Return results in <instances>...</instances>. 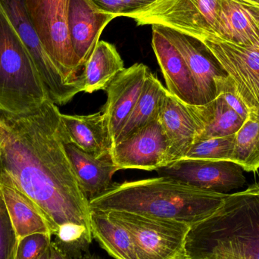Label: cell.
Segmentation results:
<instances>
[{"mask_svg":"<svg viewBox=\"0 0 259 259\" xmlns=\"http://www.w3.org/2000/svg\"><path fill=\"white\" fill-rule=\"evenodd\" d=\"M68 138L62 113L50 100L27 115L0 112V184L29 198L53 236L68 225L91 233L90 202L65 151Z\"/></svg>","mask_w":259,"mask_h":259,"instance_id":"1","label":"cell"},{"mask_svg":"<svg viewBox=\"0 0 259 259\" xmlns=\"http://www.w3.org/2000/svg\"><path fill=\"white\" fill-rule=\"evenodd\" d=\"M228 194L203 190L169 177L113 184L90 201L92 210L126 211L193 227L214 214Z\"/></svg>","mask_w":259,"mask_h":259,"instance_id":"2","label":"cell"},{"mask_svg":"<svg viewBox=\"0 0 259 259\" xmlns=\"http://www.w3.org/2000/svg\"><path fill=\"white\" fill-rule=\"evenodd\" d=\"M189 259H259V183L228 194L210 217L192 227Z\"/></svg>","mask_w":259,"mask_h":259,"instance_id":"3","label":"cell"},{"mask_svg":"<svg viewBox=\"0 0 259 259\" xmlns=\"http://www.w3.org/2000/svg\"><path fill=\"white\" fill-rule=\"evenodd\" d=\"M49 100L30 53L0 5V112L27 115Z\"/></svg>","mask_w":259,"mask_h":259,"instance_id":"4","label":"cell"},{"mask_svg":"<svg viewBox=\"0 0 259 259\" xmlns=\"http://www.w3.org/2000/svg\"><path fill=\"white\" fill-rule=\"evenodd\" d=\"M222 0H157L127 18L138 26L170 29L200 41L217 34Z\"/></svg>","mask_w":259,"mask_h":259,"instance_id":"5","label":"cell"},{"mask_svg":"<svg viewBox=\"0 0 259 259\" xmlns=\"http://www.w3.org/2000/svg\"><path fill=\"white\" fill-rule=\"evenodd\" d=\"M29 18L50 57L65 82L77 83L81 67L68 32L71 0H23Z\"/></svg>","mask_w":259,"mask_h":259,"instance_id":"6","label":"cell"},{"mask_svg":"<svg viewBox=\"0 0 259 259\" xmlns=\"http://www.w3.org/2000/svg\"><path fill=\"white\" fill-rule=\"evenodd\" d=\"M106 212L128 231L139 259H189V225L126 211Z\"/></svg>","mask_w":259,"mask_h":259,"instance_id":"7","label":"cell"},{"mask_svg":"<svg viewBox=\"0 0 259 259\" xmlns=\"http://www.w3.org/2000/svg\"><path fill=\"white\" fill-rule=\"evenodd\" d=\"M0 5L31 56L50 101L64 106L80 92L78 81L65 82L54 61L44 48L26 10L23 0H0Z\"/></svg>","mask_w":259,"mask_h":259,"instance_id":"8","label":"cell"},{"mask_svg":"<svg viewBox=\"0 0 259 259\" xmlns=\"http://www.w3.org/2000/svg\"><path fill=\"white\" fill-rule=\"evenodd\" d=\"M200 42L231 79L249 112L259 113V47L240 45L216 36Z\"/></svg>","mask_w":259,"mask_h":259,"instance_id":"9","label":"cell"},{"mask_svg":"<svg viewBox=\"0 0 259 259\" xmlns=\"http://www.w3.org/2000/svg\"><path fill=\"white\" fill-rule=\"evenodd\" d=\"M111 155L119 170H157L168 165V140L159 120L149 123L128 138L114 145Z\"/></svg>","mask_w":259,"mask_h":259,"instance_id":"10","label":"cell"},{"mask_svg":"<svg viewBox=\"0 0 259 259\" xmlns=\"http://www.w3.org/2000/svg\"><path fill=\"white\" fill-rule=\"evenodd\" d=\"M243 170L241 166L232 161L182 159L157 171L159 176L180 180L203 190L226 193L245 185Z\"/></svg>","mask_w":259,"mask_h":259,"instance_id":"11","label":"cell"},{"mask_svg":"<svg viewBox=\"0 0 259 259\" xmlns=\"http://www.w3.org/2000/svg\"><path fill=\"white\" fill-rule=\"evenodd\" d=\"M158 120L168 140L170 164L183 159L203 132L194 106L180 101L167 89L160 101Z\"/></svg>","mask_w":259,"mask_h":259,"instance_id":"12","label":"cell"},{"mask_svg":"<svg viewBox=\"0 0 259 259\" xmlns=\"http://www.w3.org/2000/svg\"><path fill=\"white\" fill-rule=\"evenodd\" d=\"M155 27L178 50L194 78L201 106L218 97V83L226 73L200 41L165 27Z\"/></svg>","mask_w":259,"mask_h":259,"instance_id":"13","label":"cell"},{"mask_svg":"<svg viewBox=\"0 0 259 259\" xmlns=\"http://www.w3.org/2000/svg\"><path fill=\"white\" fill-rule=\"evenodd\" d=\"M150 71L144 64H134L120 72L106 90L107 101L102 112L107 122L112 146L132 113Z\"/></svg>","mask_w":259,"mask_h":259,"instance_id":"14","label":"cell"},{"mask_svg":"<svg viewBox=\"0 0 259 259\" xmlns=\"http://www.w3.org/2000/svg\"><path fill=\"white\" fill-rule=\"evenodd\" d=\"M152 47L167 85L174 97L190 106H201L194 78L178 50L152 26Z\"/></svg>","mask_w":259,"mask_h":259,"instance_id":"15","label":"cell"},{"mask_svg":"<svg viewBox=\"0 0 259 259\" xmlns=\"http://www.w3.org/2000/svg\"><path fill=\"white\" fill-rule=\"evenodd\" d=\"M115 17L94 7L88 0H71L68 32L81 68L92 55L105 27Z\"/></svg>","mask_w":259,"mask_h":259,"instance_id":"16","label":"cell"},{"mask_svg":"<svg viewBox=\"0 0 259 259\" xmlns=\"http://www.w3.org/2000/svg\"><path fill=\"white\" fill-rule=\"evenodd\" d=\"M215 36L240 45L259 47V2L222 0Z\"/></svg>","mask_w":259,"mask_h":259,"instance_id":"17","label":"cell"},{"mask_svg":"<svg viewBox=\"0 0 259 259\" xmlns=\"http://www.w3.org/2000/svg\"><path fill=\"white\" fill-rule=\"evenodd\" d=\"M65 148L81 190L89 202L106 193L113 185L112 178L119 169L114 163L111 152L97 158L82 150L69 138L65 140Z\"/></svg>","mask_w":259,"mask_h":259,"instance_id":"18","label":"cell"},{"mask_svg":"<svg viewBox=\"0 0 259 259\" xmlns=\"http://www.w3.org/2000/svg\"><path fill=\"white\" fill-rule=\"evenodd\" d=\"M62 119L70 141L82 150L97 158L110 153L112 139L102 111L88 115L62 114Z\"/></svg>","mask_w":259,"mask_h":259,"instance_id":"19","label":"cell"},{"mask_svg":"<svg viewBox=\"0 0 259 259\" xmlns=\"http://www.w3.org/2000/svg\"><path fill=\"white\" fill-rule=\"evenodd\" d=\"M124 69V61L116 47L110 42L100 40L78 76L80 92L93 94L106 91L111 82Z\"/></svg>","mask_w":259,"mask_h":259,"instance_id":"20","label":"cell"},{"mask_svg":"<svg viewBox=\"0 0 259 259\" xmlns=\"http://www.w3.org/2000/svg\"><path fill=\"white\" fill-rule=\"evenodd\" d=\"M0 193L18 240L34 234H47L53 237V228L50 222L25 195L3 184H0Z\"/></svg>","mask_w":259,"mask_h":259,"instance_id":"21","label":"cell"},{"mask_svg":"<svg viewBox=\"0 0 259 259\" xmlns=\"http://www.w3.org/2000/svg\"><path fill=\"white\" fill-rule=\"evenodd\" d=\"M91 225L93 238L112 258L139 259L128 231L107 212L91 209Z\"/></svg>","mask_w":259,"mask_h":259,"instance_id":"22","label":"cell"},{"mask_svg":"<svg viewBox=\"0 0 259 259\" xmlns=\"http://www.w3.org/2000/svg\"><path fill=\"white\" fill-rule=\"evenodd\" d=\"M165 89L158 77L150 71L145 80L135 107L117 137L115 144L128 138L149 123L158 119L160 101Z\"/></svg>","mask_w":259,"mask_h":259,"instance_id":"23","label":"cell"},{"mask_svg":"<svg viewBox=\"0 0 259 259\" xmlns=\"http://www.w3.org/2000/svg\"><path fill=\"white\" fill-rule=\"evenodd\" d=\"M194 109L204 127L198 140L236 134L246 121L226 103L222 95L207 104L194 106Z\"/></svg>","mask_w":259,"mask_h":259,"instance_id":"24","label":"cell"},{"mask_svg":"<svg viewBox=\"0 0 259 259\" xmlns=\"http://www.w3.org/2000/svg\"><path fill=\"white\" fill-rule=\"evenodd\" d=\"M234 162L246 171L256 173L259 170V113L250 111L236 134Z\"/></svg>","mask_w":259,"mask_h":259,"instance_id":"25","label":"cell"},{"mask_svg":"<svg viewBox=\"0 0 259 259\" xmlns=\"http://www.w3.org/2000/svg\"><path fill=\"white\" fill-rule=\"evenodd\" d=\"M235 145L236 134L198 140L191 146L183 159L212 160L234 162Z\"/></svg>","mask_w":259,"mask_h":259,"instance_id":"26","label":"cell"},{"mask_svg":"<svg viewBox=\"0 0 259 259\" xmlns=\"http://www.w3.org/2000/svg\"><path fill=\"white\" fill-rule=\"evenodd\" d=\"M52 236L34 234L18 240L14 259H39L47 252L52 242Z\"/></svg>","mask_w":259,"mask_h":259,"instance_id":"27","label":"cell"},{"mask_svg":"<svg viewBox=\"0 0 259 259\" xmlns=\"http://www.w3.org/2000/svg\"><path fill=\"white\" fill-rule=\"evenodd\" d=\"M102 12L111 14L115 18L126 17L153 4L157 0H88Z\"/></svg>","mask_w":259,"mask_h":259,"instance_id":"28","label":"cell"},{"mask_svg":"<svg viewBox=\"0 0 259 259\" xmlns=\"http://www.w3.org/2000/svg\"><path fill=\"white\" fill-rule=\"evenodd\" d=\"M18 238L4 200L0 205V259H14Z\"/></svg>","mask_w":259,"mask_h":259,"instance_id":"29","label":"cell"},{"mask_svg":"<svg viewBox=\"0 0 259 259\" xmlns=\"http://www.w3.org/2000/svg\"><path fill=\"white\" fill-rule=\"evenodd\" d=\"M219 95L223 97L226 103L240 115L241 118L244 120L247 118L249 110L240 98L234 83L228 75L224 77L218 83V97Z\"/></svg>","mask_w":259,"mask_h":259,"instance_id":"30","label":"cell"},{"mask_svg":"<svg viewBox=\"0 0 259 259\" xmlns=\"http://www.w3.org/2000/svg\"><path fill=\"white\" fill-rule=\"evenodd\" d=\"M49 259H74L64 252L55 242L52 240L49 248Z\"/></svg>","mask_w":259,"mask_h":259,"instance_id":"31","label":"cell"},{"mask_svg":"<svg viewBox=\"0 0 259 259\" xmlns=\"http://www.w3.org/2000/svg\"><path fill=\"white\" fill-rule=\"evenodd\" d=\"M77 259H103L100 255L97 254H91L90 252H86V253L82 255L80 258Z\"/></svg>","mask_w":259,"mask_h":259,"instance_id":"32","label":"cell"},{"mask_svg":"<svg viewBox=\"0 0 259 259\" xmlns=\"http://www.w3.org/2000/svg\"><path fill=\"white\" fill-rule=\"evenodd\" d=\"M39 259H49V249H47V252H46L45 253H44V255H42Z\"/></svg>","mask_w":259,"mask_h":259,"instance_id":"33","label":"cell"},{"mask_svg":"<svg viewBox=\"0 0 259 259\" xmlns=\"http://www.w3.org/2000/svg\"><path fill=\"white\" fill-rule=\"evenodd\" d=\"M3 202V196H2L1 193H0V205Z\"/></svg>","mask_w":259,"mask_h":259,"instance_id":"34","label":"cell"},{"mask_svg":"<svg viewBox=\"0 0 259 259\" xmlns=\"http://www.w3.org/2000/svg\"><path fill=\"white\" fill-rule=\"evenodd\" d=\"M0 156H1V144H0Z\"/></svg>","mask_w":259,"mask_h":259,"instance_id":"35","label":"cell"}]
</instances>
